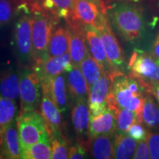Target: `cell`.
Here are the masks:
<instances>
[{
  "label": "cell",
  "mask_w": 159,
  "mask_h": 159,
  "mask_svg": "<svg viewBox=\"0 0 159 159\" xmlns=\"http://www.w3.org/2000/svg\"><path fill=\"white\" fill-rule=\"evenodd\" d=\"M17 112L16 101L0 95V125L5 128L16 120Z\"/></svg>",
  "instance_id": "83f0119b"
},
{
  "label": "cell",
  "mask_w": 159,
  "mask_h": 159,
  "mask_svg": "<svg viewBox=\"0 0 159 159\" xmlns=\"http://www.w3.org/2000/svg\"><path fill=\"white\" fill-rule=\"evenodd\" d=\"M111 84L112 78L111 75L103 73L90 89L89 105L91 116H98L108 109L106 99L111 91Z\"/></svg>",
  "instance_id": "30bf717a"
},
{
  "label": "cell",
  "mask_w": 159,
  "mask_h": 159,
  "mask_svg": "<svg viewBox=\"0 0 159 159\" xmlns=\"http://www.w3.org/2000/svg\"><path fill=\"white\" fill-rule=\"evenodd\" d=\"M96 30L102 41L111 69L114 71H120L119 69H122L125 63V56L109 21Z\"/></svg>",
  "instance_id": "9c48e42d"
},
{
  "label": "cell",
  "mask_w": 159,
  "mask_h": 159,
  "mask_svg": "<svg viewBox=\"0 0 159 159\" xmlns=\"http://www.w3.org/2000/svg\"><path fill=\"white\" fill-rule=\"evenodd\" d=\"M74 0H41L43 10L55 18L68 20L72 13Z\"/></svg>",
  "instance_id": "cb8c5ba5"
},
{
  "label": "cell",
  "mask_w": 159,
  "mask_h": 159,
  "mask_svg": "<svg viewBox=\"0 0 159 159\" xmlns=\"http://www.w3.org/2000/svg\"><path fill=\"white\" fill-rule=\"evenodd\" d=\"M20 112L37 110L41 105L42 86L39 77L34 71L23 70L19 75Z\"/></svg>",
  "instance_id": "52a82bcc"
},
{
  "label": "cell",
  "mask_w": 159,
  "mask_h": 159,
  "mask_svg": "<svg viewBox=\"0 0 159 159\" xmlns=\"http://www.w3.org/2000/svg\"><path fill=\"white\" fill-rule=\"evenodd\" d=\"M150 158L159 159V133L150 132L147 137Z\"/></svg>",
  "instance_id": "1f68e13d"
},
{
  "label": "cell",
  "mask_w": 159,
  "mask_h": 159,
  "mask_svg": "<svg viewBox=\"0 0 159 159\" xmlns=\"http://www.w3.org/2000/svg\"><path fill=\"white\" fill-rule=\"evenodd\" d=\"M143 87L137 80L119 72L112 77L111 92L120 108L134 111L138 122L142 123V110L146 97Z\"/></svg>",
  "instance_id": "7a4b0ae2"
},
{
  "label": "cell",
  "mask_w": 159,
  "mask_h": 159,
  "mask_svg": "<svg viewBox=\"0 0 159 159\" xmlns=\"http://www.w3.org/2000/svg\"><path fill=\"white\" fill-rule=\"evenodd\" d=\"M114 139L112 135H99L90 137L87 144L92 158L96 159L114 158Z\"/></svg>",
  "instance_id": "d6986e66"
},
{
  "label": "cell",
  "mask_w": 159,
  "mask_h": 159,
  "mask_svg": "<svg viewBox=\"0 0 159 159\" xmlns=\"http://www.w3.org/2000/svg\"><path fill=\"white\" fill-rule=\"evenodd\" d=\"M3 127L2 126H1V125H0V137H1V136H2V132H3Z\"/></svg>",
  "instance_id": "74e56055"
},
{
  "label": "cell",
  "mask_w": 159,
  "mask_h": 159,
  "mask_svg": "<svg viewBox=\"0 0 159 159\" xmlns=\"http://www.w3.org/2000/svg\"><path fill=\"white\" fill-rule=\"evenodd\" d=\"M0 95L15 101L19 97V76L13 69L0 72Z\"/></svg>",
  "instance_id": "ffe728a7"
},
{
  "label": "cell",
  "mask_w": 159,
  "mask_h": 159,
  "mask_svg": "<svg viewBox=\"0 0 159 159\" xmlns=\"http://www.w3.org/2000/svg\"><path fill=\"white\" fill-rule=\"evenodd\" d=\"M0 152L5 158H21V146L16 120L3 128L2 134L0 137Z\"/></svg>",
  "instance_id": "5bb4252c"
},
{
  "label": "cell",
  "mask_w": 159,
  "mask_h": 159,
  "mask_svg": "<svg viewBox=\"0 0 159 159\" xmlns=\"http://www.w3.org/2000/svg\"><path fill=\"white\" fill-rule=\"evenodd\" d=\"M69 33L66 27H59L52 33L48 47V57H56L69 52Z\"/></svg>",
  "instance_id": "603a6c76"
},
{
  "label": "cell",
  "mask_w": 159,
  "mask_h": 159,
  "mask_svg": "<svg viewBox=\"0 0 159 159\" xmlns=\"http://www.w3.org/2000/svg\"><path fill=\"white\" fill-rule=\"evenodd\" d=\"M134 159H149L150 158V150L147 139L139 142V144L137 145L135 153L133 156Z\"/></svg>",
  "instance_id": "836d02e7"
},
{
  "label": "cell",
  "mask_w": 159,
  "mask_h": 159,
  "mask_svg": "<svg viewBox=\"0 0 159 159\" xmlns=\"http://www.w3.org/2000/svg\"><path fill=\"white\" fill-rule=\"evenodd\" d=\"M32 25L33 16L25 14L18 19L15 27L14 40L16 49L20 61L25 63H28L33 60Z\"/></svg>",
  "instance_id": "ba28073f"
},
{
  "label": "cell",
  "mask_w": 159,
  "mask_h": 159,
  "mask_svg": "<svg viewBox=\"0 0 159 159\" xmlns=\"http://www.w3.org/2000/svg\"><path fill=\"white\" fill-rule=\"evenodd\" d=\"M84 28L89 54L100 65L103 73L111 75V73L114 72V71H112L109 65L104 46L98 33L94 27L91 26H85Z\"/></svg>",
  "instance_id": "9a60e30c"
},
{
  "label": "cell",
  "mask_w": 159,
  "mask_h": 159,
  "mask_svg": "<svg viewBox=\"0 0 159 159\" xmlns=\"http://www.w3.org/2000/svg\"><path fill=\"white\" fill-rule=\"evenodd\" d=\"M127 134L138 142L147 139L148 134L142 123L139 122H135L134 124L131 125Z\"/></svg>",
  "instance_id": "d6a6232c"
},
{
  "label": "cell",
  "mask_w": 159,
  "mask_h": 159,
  "mask_svg": "<svg viewBox=\"0 0 159 159\" xmlns=\"http://www.w3.org/2000/svg\"><path fill=\"white\" fill-rule=\"evenodd\" d=\"M66 29L69 33V52L71 63L79 66L89 53L85 28L83 26L68 23Z\"/></svg>",
  "instance_id": "8fae6325"
},
{
  "label": "cell",
  "mask_w": 159,
  "mask_h": 159,
  "mask_svg": "<svg viewBox=\"0 0 159 159\" xmlns=\"http://www.w3.org/2000/svg\"><path fill=\"white\" fill-rule=\"evenodd\" d=\"M16 125L21 148L50 139L44 119L37 110L20 112Z\"/></svg>",
  "instance_id": "277c9868"
},
{
  "label": "cell",
  "mask_w": 159,
  "mask_h": 159,
  "mask_svg": "<svg viewBox=\"0 0 159 159\" xmlns=\"http://www.w3.org/2000/svg\"><path fill=\"white\" fill-rule=\"evenodd\" d=\"M137 147V141L128 134H117L114 136V158L129 159L133 158Z\"/></svg>",
  "instance_id": "7402d4cb"
},
{
  "label": "cell",
  "mask_w": 159,
  "mask_h": 159,
  "mask_svg": "<svg viewBox=\"0 0 159 159\" xmlns=\"http://www.w3.org/2000/svg\"><path fill=\"white\" fill-rule=\"evenodd\" d=\"M151 94L155 97V98L156 99L157 102H158L159 105V84L156 85V86L153 87L152 91H151Z\"/></svg>",
  "instance_id": "8d00e7d4"
},
{
  "label": "cell",
  "mask_w": 159,
  "mask_h": 159,
  "mask_svg": "<svg viewBox=\"0 0 159 159\" xmlns=\"http://www.w3.org/2000/svg\"><path fill=\"white\" fill-rule=\"evenodd\" d=\"M79 68L88 83L89 90L103 74L100 65L89 54V52L80 63Z\"/></svg>",
  "instance_id": "d4e9b609"
},
{
  "label": "cell",
  "mask_w": 159,
  "mask_h": 159,
  "mask_svg": "<svg viewBox=\"0 0 159 159\" xmlns=\"http://www.w3.org/2000/svg\"><path fill=\"white\" fill-rule=\"evenodd\" d=\"M152 52L153 57L159 61V33L156 35V39L153 41V44L152 47Z\"/></svg>",
  "instance_id": "d590c367"
},
{
  "label": "cell",
  "mask_w": 159,
  "mask_h": 159,
  "mask_svg": "<svg viewBox=\"0 0 159 159\" xmlns=\"http://www.w3.org/2000/svg\"><path fill=\"white\" fill-rule=\"evenodd\" d=\"M69 52L56 57H48L46 61L35 63V72L41 80L52 78L63 74L72 66Z\"/></svg>",
  "instance_id": "4fadbf2b"
},
{
  "label": "cell",
  "mask_w": 159,
  "mask_h": 159,
  "mask_svg": "<svg viewBox=\"0 0 159 159\" xmlns=\"http://www.w3.org/2000/svg\"><path fill=\"white\" fill-rule=\"evenodd\" d=\"M87 149L83 144H77L72 146L69 150V158L83 159L86 158Z\"/></svg>",
  "instance_id": "e575fe53"
},
{
  "label": "cell",
  "mask_w": 159,
  "mask_h": 159,
  "mask_svg": "<svg viewBox=\"0 0 159 159\" xmlns=\"http://www.w3.org/2000/svg\"><path fill=\"white\" fill-rule=\"evenodd\" d=\"M116 119V130L119 134H127L131 125L138 122L136 112L125 108H119L117 111Z\"/></svg>",
  "instance_id": "f1b7e54d"
},
{
  "label": "cell",
  "mask_w": 159,
  "mask_h": 159,
  "mask_svg": "<svg viewBox=\"0 0 159 159\" xmlns=\"http://www.w3.org/2000/svg\"><path fill=\"white\" fill-rule=\"evenodd\" d=\"M107 9L102 0H74L72 13L66 21L98 29L108 21Z\"/></svg>",
  "instance_id": "5b68a950"
},
{
  "label": "cell",
  "mask_w": 159,
  "mask_h": 159,
  "mask_svg": "<svg viewBox=\"0 0 159 159\" xmlns=\"http://www.w3.org/2000/svg\"><path fill=\"white\" fill-rule=\"evenodd\" d=\"M34 12L32 25V47L35 63L48 58L49 41L54 28V19L46 13L37 4H33Z\"/></svg>",
  "instance_id": "3957f363"
},
{
  "label": "cell",
  "mask_w": 159,
  "mask_h": 159,
  "mask_svg": "<svg viewBox=\"0 0 159 159\" xmlns=\"http://www.w3.org/2000/svg\"><path fill=\"white\" fill-rule=\"evenodd\" d=\"M52 159L69 158V150L66 142L62 135L56 134L51 137Z\"/></svg>",
  "instance_id": "f546056e"
},
{
  "label": "cell",
  "mask_w": 159,
  "mask_h": 159,
  "mask_svg": "<svg viewBox=\"0 0 159 159\" xmlns=\"http://www.w3.org/2000/svg\"><path fill=\"white\" fill-rule=\"evenodd\" d=\"M13 0H0V27H4L11 21L14 13Z\"/></svg>",
  "instance_id": "4dcf8cb0"
},
{
  "label": "cell",
  "mask_w": 159,
  "mask_h": 159,
  "mask_svg": "<svg viewBox=\"0 0 159 159\" xmlns=\"http://www.w3.org/2000/svg\"><path fill=\"white\" fill-rule=\"evenodd\" d=\"M65 75L67 89L71 98L75 101L80 99L89 100L90 90L79 66L73 65L66 71Z\"/></svg>",
  "instance_id": "e0dca14e"
},
{
  "label": "cell",
  "mask_w": 159,
  "mask_h": 159,
  "mask_svg": "<svg viewBox=\"0 0 159 159\" xmlns=\"http://www.w3.org/2000/svg\"><path fill=\"white\" fill-rule=\"evenodd\" d=\"M41 111L44 119L50 138L56 134H61L62 130V116L53 100L45 93L42 92Z\"/></svg>",
  "instance_id": "2e32d148"
},
{
  "label": "cell",
  "mask_w": 159,
  "mask_h": 159,
  "mask_svg": "<svg viewBox=\"0 0 159 159\" xmlns=\"http://www.w3.org/2000/svg\"><path fill=\"white\" fill-rule=\"evenodd\" d=\"M128 66L129 76L137 80L148 93L159 84V62L155 57L134 52Z\"/></svg>",
  "instance_id": "8992f818"
},
{
  "label": "cell",
  "mask_w": 159,
  "mask_h": 159,
  "mask_svg": "<svg viewBox=\"0 0 159 159\" xmlns=\"http://www.w3.org/2000/svg\"><path fill=\"white\" fill-rule=\"evenodd\" d=\"M90 116L89 100L80 99L76 101V104L71 111V121L77 134H83L89 130Z\"/></svg>",
  "instance_id": "44dd1931"
},
{
  "label": "cell",
  "mask_w": 159,
  "mask_h": 159,
  "mask_svg": "<svg viewBox=\"0 0 159 159\" xmlns=\"http://www.w3.org/2000/svg\"><path fill=\"white\" fill-rule=\"evenodd\" d=\"M142 123L150 128H159V105L150 95L145 98L142 110Z\"/></svg>",
  "instance_id": "4316f807"
},
{
  "label": "cell",
  "mask_w": 159,
  "mask_h": 159,
  "mask_svg": "<svg viewBox=\"0 0 159 159\" xmlns=\"http://www.w3.org/2000/svg\"><path fill=\"white\" fill-rule=\"evenodd\" d=\"M14 2H26L27 0H13Z\"/></svg>",
  "instance_id": "f35d334b"
},
{
  "label": "cell",
  "mask_w": 159,
  "mask_h": 159,
  "mask_svg": "<svg viewBox=\"0 0 159 159\" xmlns=\"http://www.w3.org/2000/svg\"><path fill=\"white\" fill-rule=\"evenodd\" d=\"M111 25L128 42L135 43L144 38L146 24L142 10L134 3L121 1L107 9Z\"/></svg>",
  "instance_id": "6da1fadb"
},
{
  "label": "cell",
  "mask_w": 159,
  "mask_h": 159,
  "mask_svg": "<svg viewBox=\"0 0 159 159\" xmlns=\"http://www.w3.org/2000/svg\"><path fill=\"white\" fill-rule=\"evenodd\" d=\"M116 130V114L108 108L98 116H91L89 127V136L99 135H112Z\"/></svg>",
  "instance_id": "ac0fdd59"
},
{
  "label": "cell",
  "mask_w": 159,
  "mask_h": 159,
  "mask_svg": "<svg viewBox=\"0 0 159 159\" xmlns=\"http://www.w3.org/2000/svg\"><path fill=\"white\" fill-rule=\"evenodd\" d=\"M42 92L47 94L56 105L61 113L68 108V94L66 75H59L52 78L41 80Z\"/></svg>",
  "instance_id": "7c38bea8"
},
{
  "label": "cell",
  "mask_w": 159,
  "mask_h": 159,
  "mask_svg": "<svg viewBox=\"0 0 159 159\" xmlns=\"http://www.w3.org/2000/svg\"><path fill=\"white\" fill-rule=\"evenodd\" d=\"M51 154V139L21 148V158L23 159H49Z\"/></svg>",
  "instance_id": "484cf974"
}]
</instances>
